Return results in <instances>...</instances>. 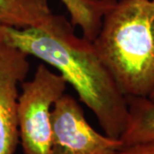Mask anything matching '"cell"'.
<instances>
[{"instance_id": "obj_1", "label": "cell", "mask_w": 154, "mask_h": 154, "mask_svg": "<svg viewBox=\"0 0 154 154\" xmlns=\"http://www.w3.org/2000/svg\"><path fill=\"white\" fill-rule=\"evenodd\" d=\"M0 42L57 69L93 111L105 134L120 139L128 116L127 97L100 59L94 42L78 37L65 17L53 14L38 28L0 25Z\"/></svg>"}, {"instance_id": "obj_6", "label": "cell", "mask_w": 154, "mask_h": 154, "mask_svg": "<svg viewBox=\"0 0 154 154\" xmlns=\"http://www.w3.org/2000/svg\"><path fill=\"white\" fill-rule=\"evenodd\" d=\"M52 16L47 0H0V25L38 28Z\"/></svg>"}, {"instance_id": "obj_10", "label": "cell", "mask_w": 154, "mask_h": 154, "mask_svg": "<svg viewBox=\"0 0 154 154\" xmlns=\"http://www.w3.org/2000/svg\"><path fill=\"white\" fill-rule=\"evenodd\" d=\"M148 98L150 99H152V100H153V101H154V90L152 91V94L149 95Z\"/></svg>"}, {"instance_id": "obj_2", "label": "cell", "mask_w": 154, "mask_h": 154, "mask_svg": "<svg viewBox=\"0 0 154 154\" xmlns=\"http://www.w3.org/2000/svg\"><path fill=\"white\" fill-rule=\"evenodd\" d=\"M126 97L154 90V0H119L105 14L94 41Z\"/></svg>"}, {"instance_id": "obj_5", "label": "cell", "mask_w": 154, "mask_h": 154, "mask_svg": "<svg viewBox=\"0 0 154 154\" xmlns=\"http://www.w3.org/2000/svg\"><path fill=\"white\" fill-rule=\"evenodd\" d=\"M28 57L0 42V154H14L19 143L18 85L29 71Z\"/></svg>"}, {"instance_id": "obj_7", "label": "cell", "mask_w": 154, "mask_h": 154, "mask_svg": "<svg viewBox=\"0 0 154 154\" xmlns=\"http://www.w3.org/2000/svg\"><path fill=\"white\" fill-rule=\"evenodd\" d=\"M128 116L120 137L123 146L154 139V101L148 97H127Z\"/></svg>"}, {"instance_id": "obj_9", "label": "cell", "mask_w": 154, "mask_h": 154, "mask_svg": "<svg viewBox=\"0 0 154 154\" xmlns=\"http://www.w3.org/2000/svg\"><path fill=\"white\" fill-rule=\"evenodd\" d=\"M116 154H154V139L129 146H122Z\"/></svg>"}, {"instance_id": "obj_8", "label": "cell", "mask_w": 154, "mask_h": 154, "mask_svg": "<svg viewBox=\"0 0 154 154\" xmlns=\"http://www.w3.org/2000/svg\"><path fill=\"white\" fill-rule=\"evenodd\" d=\"M70 16L73 27H79L82 37L94 41L105 14L117 0H61Z\"/></svg>"}, {"instance_id": "obj_3", "label": "cell", "mask_w": 154, "mask_h": 154, "mask_svg": "<svg viewBox=\"0 0 154 154\" xmlns=\"http://www.w3.org/2000/svg\"><path fill=\"white\" fill-rule=\"evenodd\" d=\"M67 82L43 63L32 80L22 82L18 98V127L24 154H51V110L65 94Z\"/></svg>"}, {"instance_id": "obj_4", "label": "cell", "mask_w": 154, "mask_h": 154, "mask_svg": "<svg viewBox=\"0 0 154 154\" xmlns=\"http://www.w3.org/2000/svg\"><path fill=\"white\" fill-rule=\"evenodd\" d=\"M51 154H116L120 139L96 131L75 98L64 94L51 110Z\"/></svg>"}]
</instances>
